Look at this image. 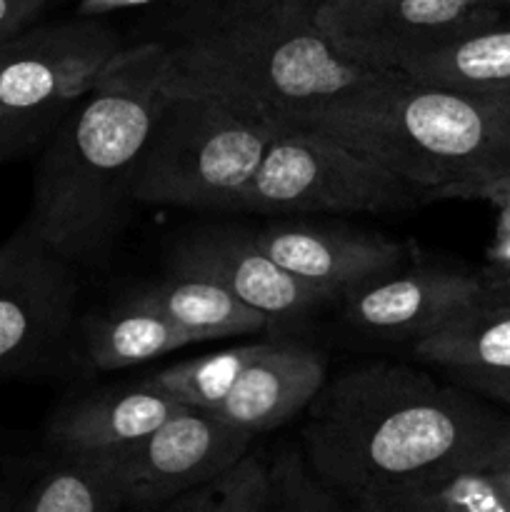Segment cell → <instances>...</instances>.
Here are the masks:
<instances>
[{
    "instance_id": "7a4b0ae2",
    "label": "cell",
    "mask_w": 510,
    "mask_h": 512,
    "mask_svg": "<svg viewBox=\"0 0 510 512\" xmlns=\"http://www.w3.org/2000/svg\"><path fill=\"white\" fill-rule=\"evenodd\" d=\"M163 95V43L120 48L55 120L25 225L70 263L100 265L123 233Z\"/></svg>"
},
{
    "instance_id": "f546056e",
    "label": "cell",
    "mask_w": 510,
    "mask_h": 512,
    "mask_svg": "<svg viewBox=\"0 0 510 512\" xmlns=\"http://www.w3.org/2000/svg\"><path fill=\"white\" fill-rule=\"evenodd\" d=\"M458 378H463V383L475 393L488 395L510 408V373H468Z\"/></svg>"
},
{
    "instance_id": "9a60e30c",
    "label": "cell",
    "mask_w": 510,
    "mask_h": 512,
    "mask_svg": "<svg viewBox=\"0 0 510 512\" xmlns=\"http://www.w3.org/2000/svg\"><path fill=\"white\" fill-rule=\"evenodd\" d=\"M180 408L173 398L143 383L88 395L63 405L50 418L48 440L60 450L113 453L148 435Z\"/></svg>"
},
{
    "instance_id": "277c9868",
    "label": "cell",
    "mask_w": 510,
    "mask_h": 512,
    "mask_svg": "<svg viewBox=\"0 0 510 512\" xmlns=\"http://www.w3.org/2000/svg\"><path fill=\"white\" fill-rule=\"evenodd\" d=\"M393 70L343 55L313 15L228 13L205 5L198 23L163 43V93L200 95L280 123Z\"/></svg>"
},
{
    "instance_id": "44dd1931",
    "label": "cell",
    "mask_w": 510,
    "mask_h": 512,
    "mask_svg": "<svg viewBox=\"0 0 510 512\" xmlns=\"http://www.w3.org/2000/svg\"><path fill=\"white\" fill-rule=\"evenodd\" d=\"M378 512H510V490L490 468H463L385 500Z\"/></svg>"
},
{
    "instance_id": "4dcf8cb0",
    "label": "cell",
    "mask_w": 510,
    "mask_h": 512,
    "mask_svg": "<svg viewBox=\"0 0 510 512\" xmlns=\"http://www.w3.org/2000/svg\"><path fill=\"white\" fill-rule=\"evenodd\" d=\"M488 468L493 470V473L503 480L505 488L510 490V433L505 435L503 443L498 445V450H495V455H493V460H490Z\"/></svg>"
},
{
    "instance_id": "30bf717a",
    "label": "cell",
    "mask_w": 510,
    "mask_h": 512,
    "mask_svg": "<svg viewBox=\"0 0 510 512\" xmlns=\"http://www.w3.org/2000/svg\"><path fill=\"white\" fill-rule=\"evenodd\" d=\"M170 273L213 280L245 305L268 315L273 323L308 318L323 305L340 300L330 290L318 288L275 263L255 243L253 233L223 225L185 235L170 253Z\"/></svg>"
},
{
    "instance_id": "8fae6325",
    "label": "cell",
    "mask_w": 510,
    "mask_h": 512,
    "mask_svg": "<svg viewBox=\"0 0 510 512\" xmlns=\"http://www.w3.org/2000/svg\"><path fill=\"white\" fill-rule=\"evenodd\" d=\"M488 293L480 273L418 268L385 273L343 295V315L375 338L420 340Z\"/></svg>"
},
{
    "instance_id": "cb8c5ba5",
    "label": "cell",
    "mask_w": 510,
    "mask_h": 512,
    "mask_svg": "<svg viewBox=\"0 0 510 512\" xmlns=\"http://www.w3.org/2000/svg\"><path fill=\"white\" fill-rule=\"evenodd\" d=\"M270 512H338L350 508L348 500L330 488L305 453L283 445L268 463Z\"/></svg>"
},
{
    "instance_id": "ffe728a7",
    "label": "cell",
    "mask_w": 510,
    "mask_h": 512,
    "mask_svg": "<svg viewBox=\"0 0 510 512\" xmlns=\"http://www.w3.org/2000/svg\"><path fill=\"white\" fill-rule=\"evenodd\" d=\"M193 343H200L193 333L128 300L95 318L85 330V353L98 370L133 368Z\"/></svg>"
},
{
    "instance_id": "ba28073f",
    "label": "cell",
    "mask_w": 510,
    "mask_h": 512,
    "mask_svg": "<svg viewBox=\"0 0 510 512\" xmlns=\"http://www.w3.org/2000/svg\"><path fill=\"white\" fill-rule=\"evenodd\" d=\"M118 53V33L95 20L23 30L0 43V115H60Z\"/></svg>"
},
{
    "instance_id": "3957f363",
    "label": "cell",
    "mask_w": 510,
    "mask_h": 512,
    "mask_svg": "<svg viewBox=\"0 0 510 512\" xmlns=\"http://www.w3.org/2000/svg\"><path fill=\"white\" fill-rule=\"evenodd\" d=\"M318 130L425 190L428 200L510 163V118L463 90L410 80L400 70L333 95L285 120Z\"/></svg>"
},
{
    "instance_id": "7402d4cb",
    "label": "cell",
    "mask_w": 510,
    "mask_h": 512,
    "mask_svg": "<svg viewBox=\"0 0 510 512\" xmlns=\"http://www.w3.org/2000/svg\"><path fill=\"white\" fill-rule=\"evenodd\" d=\"M258 348L260 345H238L220 353L183 360L145 378L143 385L160 390L185 408L213 410L228 395Z\"/></svg>"
},
{
    "instance_id": "83f0119b",
    "label": "cell",
    "mask_w": 510,
    "mask_h": 512,
    "mask_svg": "<svg viewBox=\"0 0 510 512\" xmlns=\"http://www.w3.org/2000/svg\"><path fill=\"white\" fill-rule=\"evenodd\" d=\"M45 3L48 0H0V43L28 30Z\"/></svg>"
},
{
    "instance_id": "6da1fadb",
    "label": "cell",
    "mask_w": 510,
    "mask_h": 512,
    "mask_svg": "<svg viewBox=\"0 0 510 512\" xmlns=\"http://www.w3.org/2000/svg\"><path fill=\"white\" fill-rule=\"evenodd\" d=\"M510 418L408 365L368 363L323 383L303 430L310 468L350 508L463 468H488Z\"/></svg>"
},
{
    "instance_id": "9c48e42d",
    "label": "cell",
    "mask_w": 510,
    "mask_h": 512,
    "mask_svg": "<svg viewBox=\"0 0 510 512\" xmlns=\"http://www.w3.org/2000/svg\"><path fill=\"white\" fill-rule=\"evenodd\" d=\"M253 435L200 408H180L135 443L113 450L133 510H165L170 500L205 483L248 453Z\"/></svg>"
},
{
    "instance_id": "2e32d148",
    "label": "cell",
    "mask_w": 510,
    "mask_h": 512,
    "mask_svg": "<svg viewBox=\"0 0 510 512\" xmlns=\"http://www.w3.org/2000/svg\"><path fill=\"white\" fill-rule=\"evenodd\" d=\"M123 300L165 315L175 325L193 333L200 343L253 335L273 325L268 315L245 305L223 285L198 275L168 273L155 283L138 285Z\"/></svg>"
},
{
    "instance_id": "8992f818",
    "label": "cell",
    "mask_w": 510,
    "mask_h": 512,
    "mask_svg": "<svg viewBox=\"0 0 510 512\" xmlns=\"http://www.w3.org/2000/svg\"><path fill=\"white\" fill-rule=\"evenodd\" d=\"M428 200L425 190L330 135L283 123L235 213H390Z\"/></svg>"
},
{
    "instance_id": "5b68a950",
    "label": "cell",
    "mask_w": 510,
    "mask_h": 512,
    "mask_svg": "<svg viewBox=\"0 0 510 512\" xmlns=\"http://www.w3.org/2000/svg\"><path fill=\"white\" fill-rule=\"evenodd\" d=\"M283 123L200 95H163L133 180L135 203L235 213Z\"/></svg>"
},
{
    "instance_id": "d6a6232c",
    "label": "cell",
    "mask_w": 510,
    "mask_h": 512,
    "mask_svg": "<svg viewBox=\"0 0 510 512\" xmlns=\"http://www.w3.org/2000/svg\"><path fill=\"white\" fill-rule=\"evenodd\" d=\"M473 95H478L480 100H485V103H490L493 108H498L500 113L510 118V85H505V88H498V90H488V93H473Z\"/></svg>"
},
{
    "instance_id": "e0dca14e",
    "label": "cell",
    "mask_w": 510,
    "mask_h": 512,
    "mask_svg": "<svg viewBox=\"0 0 510 512\" xmlns=\"http://www.w3.org/2000/svg\"><path fill=\"white\" fill-rule=\"evenodd\" d=\"M413 345L420 360L455 375L510 373V290H488Z\"/></svg>"
},
{
    "instance_id": "1f68e13d",
    "label": "cell",
    "mask_w": 510,
    "mask_h": 512,
    "mask_svg": "<svg viewBox=\"0 0 510 512\" xmlns=\"http://www.w3.org/2000/svg\"><path fill=\"white\" fill-rule=\"evenodd\" d=\"M140 3H148V0H80V10H83L85 15H93V13H105V10L125 8V5H140Z\"/></svg>"
},
{
    "instance_id": "4fadbf2b",
    "label": "cell",
    "mask_w": 510,
    "mask_h": 512,
    "mask_svg": "<svg viewBox=\"0 0 510 512\" xmlns=\"http://www.w3.org/2000/svg\"><path fill=\"white\" fill-rule=\"evenodd\" d=\"M498 20L500 10L483 0H390L338 48L368 68L400 70L410 60Z\"/></svg>"
},
{
    "instance_id": "52a82bcc",
    "label": "cell",
    "mask_w": 510,
    "mask_h": 512,
    "mask_svg": "<svg viewBox=\"0 0 510 512\" xmlns=\"http://www.w3.org/2000/svg\"><path fill=\"white\" fill-rule=\"evenodd\" d=\"M75 268L28 225L0 245V380L38 368L63 345L80 298Z\"/></svg>"
},
{
    "instance_id": "d590c367",
    "label": "cell",
    "mask_w": 510,
    "mask_h": 512,
    "mask_svg": "<svg viewBox=\"0 0 510 512\" xmlns=\"http://www.w3.org/2000/svg\"><path fill=\"white\" fill-rule=\"evenodd\" d=\"M505 168H510V163H508V165H505Z\"/></svg>"
},
{
    "instance_id": "603a6c76",
    "label": "cell",
    "mask_w": 510,
    "mask_h": 512,
    "mask_svg": "<svg viewBox=\"0 0 510 512\" xmlns=\"http://www.w3.org/2000/svg\"><path fill=\"white\" fill-rule=\"evenodd\" d=\"M165 512H270L268 463L248 450L213 478L170 500Z\"/></svg>"
},
{
    "instance_id": "5bb4252c",
    "label": "cell",
    "mask_w": 510,
    "mask_h": 512,
    "mask_svg": "<svg viewBox=\"0 0 510 512\" xmlns=\"http://www.w3.org/2000/svg\"><path fill=\"white\" fill-rule=\"evenodd\" d=\"M325 383V360L300 343H263L208 413L248 435L268 433L305 410Z\"/></svg>"
},
{
    "instance_id": "7c38bea8",
    "label": "cell",
    "mask_w": 510,
    "mask_h": 512,
    "mask_svg": "<svg viewBox=\"0 0 510 512\" xmlns=\"http://www.w3.org/2000/svg\"><path fill=\"white\" fill-rule=\"evenodd\" d=\"M255 243L285 270L343 298L348 290L393 273L408 248L380 233L323 225H273L255 230Z\"/></svg>"
},
{
    "instance_id": "d4e9b609",
    "label": "cell",
    "mask_w": 510,
    "mask_h": 512,
    "mask_svg": "<svg viewBox=\"0 0 510 512\" xmlns=\"http://www.w3.org/2000/svg\"><path fill=\"white\" fill-rule=\"evenodd\" d=\"M455 198L488 200L498 210L495 235L485 250V268L480 278L488 290L505 293L510 290V168H500L488 178L465 185L455 193Z\"/></svg>"
},
{
    "instance_id": "4316f807",
    "label": "cell",
    "mask_w": 510,
    "mask_h": 512,
    "mask_svg": "<svg viewBox=\"0 0 510 512\" xmlns=\"http://www.w3.org/2000/svg\"><path fill=\"white\" fill-rule=\"evenodd\" d=\"M60 115H0V163L33 148Z\"/></svg>"
},
{
    "instance_id": "484cf974",
    "label": "cell",
    "mask_w": 510,
    "mask_h": 512,
    "mask_svg": "<svg viewBox=\"0 0 510 512\" xmlns=\"http://www.w3.org/2000/svg\"><path fill=\"white\" fill-rule=\"evenodd\" d=\"M388 3L390 0H320L313 18L330 35V40L340 45L353 38Z\"/></svg>"
},
{
    "instance_id": "ac0fdd59",
    "label": "cell",
    "mask_w": 510,
    "mask_h": 512,
    "mask_svg": "<svg viewBox=\"0 0 510 512\" xmlns=\"http://www.w3.org/2000/svg\"><path fill=\"white\" fill-rule=\"evenodd\" d=\"M128 508L110 453L55 448V460L38 470L15 500L23 512H115Z\"/></svg>"
},
{
    "instance_id": "f1b7e54d",
    "label": "cell",
    "mask_w": 510,
    "mask_h": 512,
    "mask_svg": "<svg viewBox=\"0 0 510 512\" xmlns=\"http://www.w3.org/2000/svg\"><path fill=\"white\" fill-rule=\"evenodd\" d=\"M320 0H208V8L228 10V13H268V10H283V13L315 15Z\"/></svg>"
},
{
    "instance_id": "e575fe53",
    "label": "cell",
    "mask_w": 510,
    "mask_h": 512,
    "mask_svg": "<svg viewBox=\"0 0 510 512\" xmlns=\"http://www.w3.org/2000/svg\"><path fill=\"white\" fill-rule=\"evenodd\" d=\"M13 508H15V503H13V500L3 498V493H0V510H13Z\"/></svg>"
},
{
    "instance_id": "d6986e66",
    "label": "cell",
    "mask_w": 510,
    "mask_h": 512,
    "mask_svg": "<svg viewBox=\"0 0 510 512\" xmlns=\"http://www.w3.org/2000/svg\"><path fill=\"white\" fill-rule=\"evenodd\" d=\"M410 80L463 93H488L510 85V23L488 25L435 48L400 68Z\"/></svg>"
},
{
    "instance_id": "836d02e7",
    "label": "cell",
    "mask_w": 510,
    "mask_h": 512,
    "mask_svg": "<svg viewBox=\"0 0 510 512\" xmlns=\"http://www.w3.org/2000/svg\"><path fill=\"white\" fill-rule=\"evenodd\" d=\"M483 3L485 5H490V8H508V5H510V0H483Z\"/></svg>"
}]
</instances>
